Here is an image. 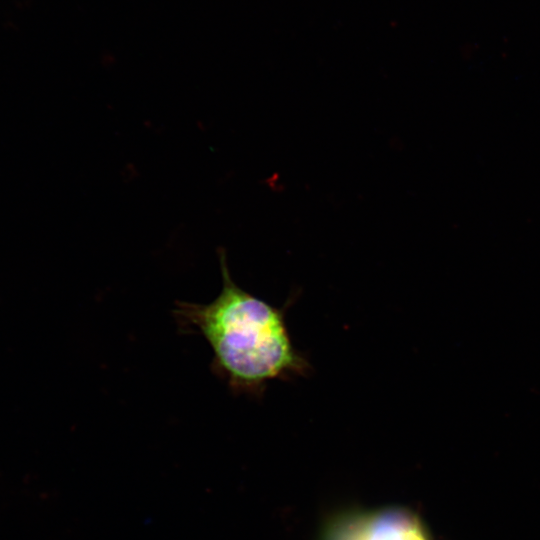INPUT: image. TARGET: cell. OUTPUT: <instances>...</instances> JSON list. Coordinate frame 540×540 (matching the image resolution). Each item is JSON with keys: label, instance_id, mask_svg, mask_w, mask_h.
Masks as SVG:
<instances>
[{"label": "cell", "instance_id": "6da1fadb", "mask_svg": "<svg viewBox=\"0 0 540 540\" xmlns=\"http://www.w3.org/2000/svg\"><path fill=\"white\" fill-rule=\"evenodd\" d=\"M222 288L205 304L177 301L174 317L182 332L208 343L212 372L235 394L260 396L268 383L305 376L307 359L294 347L285 310L242 289L219 249Z\"/></svg>", "mask_w": 540, "mask_h": 540}, {"label": "cell", "instance_id": "7a4b0ae2", "mask_svg": "<svg viewBox=\"0 0 540 540\" xmlns=\"http://www.w3.org/2000/svg\"><path fill=\"white\" fill-rule=\"evenodd\" d=\"M321 540H431L421 519L402 507L349 511L332 518Z\"/></svg>", "mask_w": 540, "mask_h": 540}]
</instances>
